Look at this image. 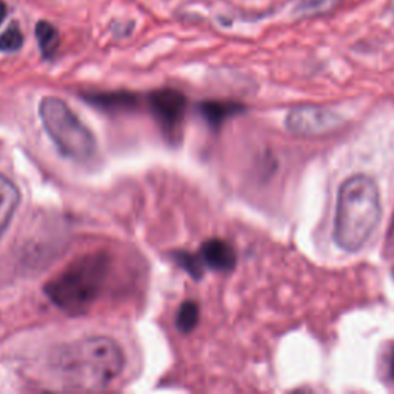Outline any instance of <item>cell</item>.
Listing matches in <instances>:
<instances>
[{
    "label": "cell",
    "mask_w": 394,
    "mask_h": 394,
    "mask_svg": "<svg viewBox=\"0 0 394 394\" xmlns=\"http://www.w3.org/2000/svg\"><path fill=\"white\" fill-rule=\"evenodd\" d=\"M21 202V192L11 179L0 174V239L10 226L11 219Z\"/></svg>",
    "instance_id": "cell-8"
},
{
    "label": "cell",
    "mask_w": 394,
    "mask_h": 394,
    "mask_svg": "<svg viewBox=\"0 0 394 394\" xmlns=\"http://www.w3.org/2000/svg\"><path fill=\"white\" fill-rule=\"evenodd\" d=\"M383 374L385 379L394 385V346L390 350V353L385 356V363H383Z\"/></svg>",
    "instance_id": "cell-15"
},
{
    "label": "cell",
    "mask_w": 394,
    "mask_h": 394,
    "mask_svg": "<svg viewBox=\"0 0 394 394\" xmlns=\"http://www.w3.org/2000/svg\"><path fill=\"white\" fill-rule=\"evenodd\" d=\"M87 102L105 111H130L136 108L137 97L130 93H97L85 96Z\"/></svg>",
    "instance_id": "cell-10"
},
{
    "label": "cell",
    "mask_w": 394,
    "mask_h": 394,
    "mask_svg": "<svg viewBox=\"0 0 394 394\" xmlns=\"http://www.w3.org/2000/svg\"><path fill=\"white\" fill-rule=\"evenodd\" d=\"M148 104L155 121L168 133H173L182 124L187 111L185 96L171 88L154 91L148 97Z\"/></svg>",
    "instance_id": "cell-6"
},
{
    "label": "cell",
    "mask_w": 394,
    "mask_h": 394,
    "mask_svg": "<svg viewBox=\"0 0 394 394\" xmlns=\"http://www.w3.org/2000/svg\"><path fill=\"white\" fill-rule=\"evenodd\" d=\"M111 261L105 253H88L68 263L45 285L48 299L68 314H84L102 296Z\"/></svg>",
    "instance_id": "cell-3"
},
{
    "label": "cell",
    "mask_w": 394,
    "mask_h": 394,
    "mask_svg": "<svg viewBox=\"0 0 394 394\" xmlns=\"http://www.w3.org/2000/svg\"><path fill=\"white\" fill-rule=\"evenodd\" d=\"M35 38H38L42 56L45 59H51L59 48V31L50 22L40 21L35 25Z\"/></svg>",
    "instance_id": "cell-11"
},
{
    "label": "cell",
    "mask_w": 394,
    "mask_h": 394,
    "mask_svg": "<svg viewBox=\"0 0 394 394\" xmlns=\"http://www.w3.org/2000/svg\"><path fill=\"white\" fill-rule=\"evenodd\" d=\"M200 114L205 117L208 125L213 128L222 126L224 122L233 116L243 111V105L236 102H224V100H207V102L199 105Z\"/></svg>",
    "instance_id": "cell-9"
},
{
    "label": "cell",
    "mask_w": 394,
    "mask_h": 394,
    "mask_svg": "<svg viewBox=\"0 0 394 394\" xmlns=\"http://www.w3.org/2000/svg\"><path fill=\"white\" fill-rule=\"evenodd\" d=\"M344 119L328 108L304 105L297 106L287 114L285 125L292 134L320 136L341 126Z\"/></svg>",
    "instance_id": "cell-5"
},
{
    "label": "cell",
    "mask_w": 394,
    "mask_h": 394,
    "mask_svg": "<svg viewBox=\"0 0 394 394\" xmlns=\"http://www.w3.org/2000/svg\"><path fill=\"white\" fill-rule=\"evenodd\" d=\"M199 324V307L196 302L187 300L179 307L176 316V327L180 333L188 334Z\"/></svg>",
    "instance_id": "cell-12"
},
{
    "label": "cell",
    "mask_w": 394,
    "mask_h": 394,
    "mask_svg": "<svg viewBox=\"0 0 394 394\" xmlns=\"http://www.w3.org/2000/svg\"><path fill=\"white\" fill-rule=\"evenodd\" d=\"M6 17V5L4 4V0H0V23L5 21Z\"/></svg>",
    "instance_id": "cell-16"
},
{
    "label": "cell",
    "mask_w": 394,
    "mask_h": 394,
    "mask_svg": "<svg viewBox=\"0 0 394 394\" xmlns=\"http://www.w3.org/2000/svg\"><path fill=\"white\" fill-rule=\"evenodd\" d=\"M39 116L56 148L72 160L84 162L96 151L94 134L59 97H43Z\"/></svg>",
    "instance_id": "cell-4"
},
{
    "label": "cell",
    "mask_w": 394,
    "mask_h": 394,
    "mask_svg": "<svg viewBox=\"0 0 394 394\" xmlns=\"http://www.w3.org/2000/svg\"><path fill=\"white\" fill-rule=\"evenodd\" d=\"M53 366L68 388L96 391L121 376L125 354L111 337L93 336L60 346Z\"/></svg>",
    "instance_id": "cell-1"
},
{
    "label": "cell",
    "mask_w": 394,
    "mask_h": 394,
    "mask_svg": "<svg viewBox=\"0 0 394 394\" xmlns=\"http://www.w3.org/2000/svg\"><path fill=\"white\" fill-rule=\"evenodd\" d=\"M393 276H394V270H393Z\"/></svg>",
    "instance_id": "cell-17"
},
{
    "label": "cell",
    "mask_w": 394,
    "mask_h": 394,
    "mask_svg": "<svg viewBox=\"0 0 394 394\" xmlns=\"http://www.w3.org/2000/svg\"><path fill=\"white\" fill-rule=\"evenodd\" d=\"M23 34L19 26L13 23L5 33L0 34V51L2 53H16L22 48Z\"/></svg>",
    "instance_id": "cell-14"
},
{
    "label": "cell",
    "mask_w": 394,
    "mask_h": 394,
    "mask_svg": "<svg viewBox=\"0 0 394 394\" xmlns=\"http://www.w3.org/2000/svg\"><path fill=\"white\" fill-rule=\"evenodd\" d=\"M382 216L378 183L365 174L350 176L339 188L333 237L339 248L356 253L368 242Z\"/></svg>",
    "instance_id": "cell-2"
},
{
    "label": "cell",
    "mask_w": 394,
    "mask_h": 394,
    "mask_svg": "<svg viewBox=\"0 0 394 394\" xmlns=\"http://www.w3.org/2000/svg\"><path fill=\"white\" fill-rule=\"evenodd\" d=\"M199 256L204 265L216 271H231L236 267L237 261L233 246L221 239L207 241L200 248Z\"/></svg>",
    "instance_id": "cell-7"
},
{
    "label": "cell",
    "mask_w": 394,
    "mask_h": 394,
    "mask_svg": "<svg viewBox=\"0 0 394 394\" xmlns=\"http://www.w3.org/2000/svg\"><path fill=\"white\" fill-rule=\"evenodd\" d=\"M174 259H176V262L190 274L192 279L199 280L204 276V262L200 259V256H192L190 253L179 251L174 254Z\"/></svg>",
    "instance_id": "cell-13"
}]
</instances>
